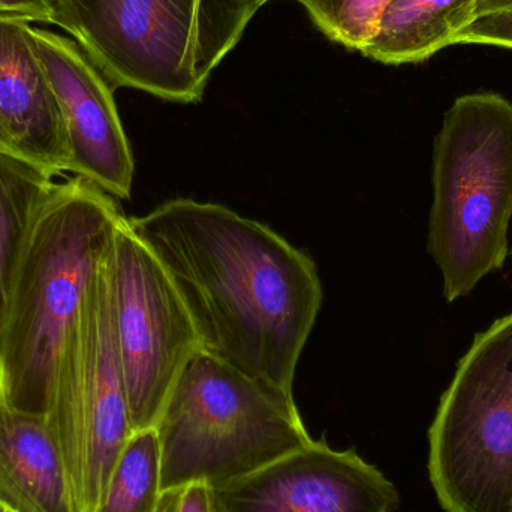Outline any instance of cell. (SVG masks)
Wrapping results in <instances>:
<instances>
[{
    "instance_id": "6da1fadb",
    "label": "cell",
    "mask_w": 512,
    "mask_h": 512,
    "mask_svg": "<svg viewBox=\"0 0 512 512\" xmlns=\"http://www.w3.org/2000/svg\"><path fill=\"white\" fill-rule=\"evenodd\" d=\"M179 289L203 351L294 396L295 370L322 306L315 262L227 206L167 201L129 218Z\"/></svg>"
},
{
    "instance_id": "7a4b0ae2",
    "label": "cell",
    "mask_w": 512,
    "mask_h": 512,
    "mask_svg": "<svg viewBox=\"0 0 512 512\" xmlns=\"http://www.w3.org/2000/svg\"><path fill=\"white\" fill-rule=\"evenodd\" d=\"M123 213L86 180L56 183L39 210L0 330V402L47 417L63 349Z\"/></svg>"
},
{
    "instance_id": "3957f363",
    "label": "cell",
    "mask_w": 512,
    "mask_h": 512,
    "mask_svg": "<svg viewBox=\"0 0 512 512\" xmlns=\"http://www.w3.org/2000/svg\"><path fill=\"white\" fill-rule=\"evenodd\" d=\"M267 2L51 0V24L72 36L114 89L194 104Z\"/></svg>"
},
{
    "instance_id": "277c9868",
    "label": "cell",
    "mask_w": 512,
    "mask_h": 512,
    "mask_svg": "<svg viewBox=\"0 0 512 512\" xmlns=\"http://www.w3.org/2000/svg\"><path fill=\"white\" fill-rule=\"evenodd\" d=\"M511 216L512 104L496 93L460 96L436 138L427 246L448 301L504 265Z\"/></svg>"
},
{
    "instance_id": "5b68a950",
    "label": "cell",
    "mask_w": 512,
    "mask_h": 512,
    "mask_svg": "<svg viewBox=\"0 0 512 512\" xmlns=\"http://www.w3.org/2000/svg\"><path fill=\"white\" fill-rule=\"evenodd\" d=\"M155 430L164 492L224 486L312 441L294 396L204 351L180 376Z\"/></svg>"
},
{
    "instance_id": "8992f818",
    "label": "cell",
    "mask_w": 512,
    "mask_h": 512,
    "mask_svg": "<svg viewBox=\"0 0 512 512\" xmlns=\"http://www.w3.org/2000/svg\"><path fill=\"white\" fill-rule=\"evenodd\" d=\"M445 512H512V313L475 337L429 430Z\"/></svg>"
},
{
    "instance_id": "52a82bcc",
    "label": "cell",
    "mask_w": 512,
    "mask_h": 512,
    "mask_svg": "<svg viewBox=\"0 0 512 512\" xmlns=\"http://www.w3.org/2000/svg\"><path fill=\"white\" fill-rule=\"evenodd\" d=\"M110 251L111 245L63 349L45 417L77 512L96 511L134 433L114 331Z\"/></svg>"
},
{
    "instance_id": "ba28073f",
    "label": "cell",
    "mask_w": 512,
    "mask_h": 512,
    "mask_svg": "<svg viewBox=\"0 0 512 512\" xmlns=\"http://www.w3.org/2000/svg\"><path fill=\"white\" fill-rule=\"evenodd\" d=\"M110 258L114 331L132 430L155 429L203 343L170 274L125 215L114 230Z\"/></svg>"
},
{
    "instance_id": "9c48e42d",
    "label": "cell",
    "mask_w": 512,
    "mask_h": 512,
    "mask_svg": "<svg viewBox=\"0 0 512 512\" xmlns=\"http://www.w3.org/2000/svg\"><path fill=\"white\" fill-rule=\"evenodd\" d=\"M212 493L215 512H394L400 504L396 486L375 465L324 438Z\"/></svg>"
},
{
    "instance_id": "30bf717a",
    "label": "cell",
    "mask_w": 512,
    "mask_h": 512,
    "mask_svg": "<svg viewBox=\"0 0 512 512\" xmlns=\"http://www.w3.org/2000/svg\"><path fill=\"white\" fill-rule=\"evenodd\" d=\"M32 38L62 114L69 173L128 200L135 161L114 87L74 39L39 27H32Z\"/></svg>"
},
{
    "instance_id": "8fae6325",
    "label": "cell",
    "mask_w": 512,
    "mask_h": 512,
    "mask_svg": "<svg viewBox=\"0 0 512 512\" xmlns=\"http://www.w3.org/2000/svg\"><path fill=\"white\" fill-rule=\"evenodd\" d=\"M0 152L53 177L69 173L59 104L21 18H0Z\"/></svg>"
},
{
    "instance_id": "7c38bea8",
    "label": "cell",
    "mask_w": 512,
    "mask_h": 512,
    "mask_svg": "<svg viewBox=\"0 0 512 512\" xmlns=\"http://www.w3.org/2000/svg\"><path fill=\"white\" fill-rule=\"evenodd\" d=\"M0 502L17 512H77L47 421L0 402Z\"/></svg>"
},
{
    "instance_id": "4fadbf2b",
    "label": "cell",
    "mask_w": 512,
    "mask_h": 512,
    "mask_svg": "<svg viewBox=\"0 0 512 512\" xmlns=\"http://www.w3.org/2000/svg\"><path fill=\"white\" fill-rule=\"evenodd\" d=\"M477 0H390L361 53L385 65L420 63L453 45Z\"/></svg>"
},
{
    "instance_id": "5bb4252c",
    "label": "cell",
    "mask_w": 512,
    "mask_h": 512,
    "mask_svg": "<svg viewBox=\"0 0 512 512\" xmlns=\"http://www.w3.org/2000/svg\"><path fill=\"white\" fill-rule=\"evenodd\" d=\"M54 185L51 174L0 152V330L33 225Z\"/></svg>"
},
{
    "instance_id": "9a60e30c",
    "label": "cell",
    "mask_w": 512,
    "mask_h": 512,
    "mask_svg": "<svg viewBox=\"0 0 512 512\" xmlns=\"http://www.w3.org/2000/svg\"><path fill=\"white\" fill-rule=\"evenodd\" d=\"M162 493L158 433L141 430L123 448L95 512H156Z\"/></svg>"
},
{
    "instance_id": "2e32d148",
    "label": "cell",
    "mask_w": 512,
    "mask_h": 512,
    "mask_svg": "<svg viewBox=\"0 0 512 512\" xmlns=\"http://www.w3.org/2000/svg\"><path fill=\"white\" fill-rule=\"evenodd\" d=\"M331 41L361 51L390 0H297Z\"/></svg>"
},
{
    "instance_id": "e0dca14e",
    "label": "cell",
    "mask_w": 512,
    "mask_h": 512,
    "mask_svg": "<svg viewBox=\"0 0 512 512\" xmlns=\"http://www.w3.org/2000/svg\"><path fill=\"white\" fill-rule=\"evenodd\" d=\"M483 44L512 50V9L478 15L454 38L453 45Z\"/></svg>"
},
{
    "instance_id": "ac0fdd59",
    "label": "cell",
    "mask_w": 512,
    "mask_h": 512,
    "mask_svg": "<svg viewBox=\"0 0 512 512\" xmlns=\"http://www.w3.org/2000/svg\"><path fill=\"white\" fill-rule=\"evenodd\" d=\"M156 512H215L212 487L192 483L165 490Z\"/></svg>"
},
{
    "instance_id": "d6986e66",
    "label": "cell",
    "mask_w": 512,
    "mask_h": 512,
    "mask_svg": "<svg viewBox=\"0 0 512 512\" xmlns=\"http://www.w3.org/2000/svg\"><path fill=\"white\" fill-rule=\"evenodd\" d=\"M0 18H21L29 23L53 21L51 0H0Z\"/></svg>"
},
{
    "instance_id": "ffe728a7",
    "label": "cell",
    "mask_w": 512,
    "mask_h": 512,
    "mask_svg": "<svg viewBox=\"0 0 512 512\" xmlns=\"http://www.w3.org/2000/svg\"><path fill=\"white\" fill-rule=\"evenodd\" d=\"M512 9V0H477L475 17L489 12L508 11Z\"/></svg>"
},
{
    "instance_id": "44dd1931",
    "label": "cell",
    "mask_w": 512,
    "mask_h": 512,
    "mask_svg": "<svg viewBox=\"0 0 512 512\" xmlns=\"http://www.w3.org/2000/svg\"><path fill=\"white\" fill-rule=\"evenodd\" d=\"M0 512H17V511L12 510V508H9L8 505L2 504V502H0Z\"/></svg>"
}]
</instances>
